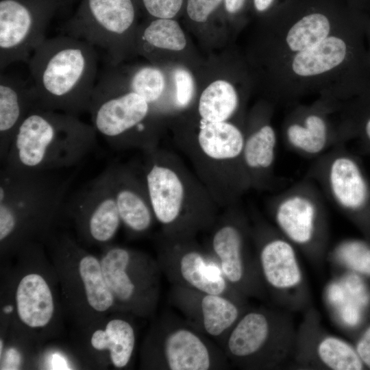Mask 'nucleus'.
I'll use <instances>...</instances> for the list:
<instances>
[{"mask_svg": "<svg viewBox=\"0 0 370 370\" xmlns=\"http://www.w3.org/2000/svg\"><path fill=\"white\" fill-rule=\"evenodd\" d=\"M367 15L354 21L314 47L267 69L270 101L295 105L304 97L327 95L348 99L370 85L365 28Z\"/></svg>", "mask_w": 370, "mask_h": 370, "instance_id": "obj_1", "label": "nucleus"}, {"mask_svg": "<svg viewBox=\"0 0 370 370\" xmlns=\"http://www.w3.org/2000/svg\"><path fill=\"white\" fill-rule=\"evenodd\" d=\"M143 154L141 173L162 235L191 238L210 230L219 206L199 177L171 151L157 147Z\"/></svg>", "mask_w": 370, "mask_h": 370, "instance_id": "obj_2", "label": "nucleus"}, {"mask_svg": "<svg viewBox=\"0 0 370 370\" xmlns=\"http://www.w3.org/2000/svg\"><path fill=\"white\" fill-rule=\"evenodd\" d=\"M73 175L5 166L0 171L1 252L16 253L31 242H45L64 208Z\"/></svg>", "mask_w": 370, "mask_h": 370, "instance_id": "obj_3", "label": "nucleus"}, {"mask_svg": "<svg viewBox=\"0 0 370 370\" xmlns=\"http://www.w3.org/2000/svg\"><path fill=\"white\" fill-rule=\"evenodd\" d=\"M97 53L69 35L46 38L27 64L40 108L79 116L89 109L97 84Z\"/></svg>", "mask_w": 370, "mask_h": 370, "instance_id": "obj_4", "label": "nucleus"}, {"mask_svg": "<svg viewBox=\"0 0 370 370\" xmlns=\"http://www.w3.org/2000/svg\"><path fill=\"white\" fill-rule=\"evenodd\" d=\"M97 134L77 116L36 108L18 127L3 166L30 171L74 166L94 149Z\"/></svg>", "mask_w": 370, "mask_h": 370, "instance_id": "obj_5", "label": "nucleus"}, {"mask_svg": "<svg viewBox=\"0 0 370 370\" xmlns=\"http://www.w3.org/2000/svg\"><path fill=\"white\" fill-rule=\"evenodd\" d=\"M244 130L231 121L200 119L195 136L177 141L219 207L238 204L241 197L251 190L243 159Z\"/></svg>", "mask_w": 370, "mask_h": 370, "instance_id": "obj_6", "label": "nucleus"}, {"mask_svg": "<svg viewBox=\"0 0 370 370\" xmlns=\"http://www.w3.org/2000/svg\"><path fill=\"white\" fill-rule=\"evenodd\" d=\"M361 14L345 0H293L264 18L259 60L267 70L314 47Z\"/></svg>", "mask_w": 370, "mask_h": 370, "instance_id": "obj_7", "label": "nucleus"}, {"mask_svg": "<svg viewBox=\"0 0 370 370\" xmlns=\"http://www.w3.org/2000/svg\"><path fill=\"white\" fill-rule=\"evenodd\" d=\"M88 112L95 131L112 148L145 152L158 147L151 106L125 86L112 66L97 80Z\"/></svg>", "mask_w": 370, "mask_h": 370, "instance_id": "obj_8", "label": "nucleus"}, {"mask_svg": "<svg viewBox=\"0 0 370 370\" xmlns=\"http://www.w3.org/2000/svg\"><path fill=\"white\" fill-rule=\"evenodd\" d=\"M45 243L70 312L86 329L100 322L115 308V301L105 282L99 258L68 234L51 232Z\"/></svg>", "mask_w": 370, "mask_h": 370, "instance_id": "obj_9", "label": "nucleus"}, {"mask_svg": "<svg viewBox=\"0 0 370 370\" xmlns=\"http://www.w3.org/2000/svg\"><path fill=\"white\" fill-rule=\"evenodd\" d=\"M305 176L370 241V177L360 158L342 143L315 158Z\"/></svg>", "mask_w": 370, "mask_h": 370, "instance_id": "obj_10", "label": "nucleus"}, {"mask_svg": "<svg viewBox=\"0 0 370 370\" xmlns=\"http://www.w3.org/2000/svg\"><path fill=\"white\" fill-rule=\"evenodd\" d=\"M141 362L149 369L214 370L227 367L228 360L221 347L188 322L165 319L151 328Z\"/></svg>", "mask_w": 370, "mask_h": 370, "instance_id": "obj_11", "label": "nucleus"}, {"mask_svg": "<svg viewBox=\"0 0 370 370\" xmlns=\"http://www.w3.org/2000/svg\"><path fill=\"white\" fill-rule=\"evenodd\" d=\"M44 252L42 243L31 242L16 253L21 262L12 282V304L3 312L16 318V330L21 338L42 334L58 316V301L49 271L38 263Z\"/></svg>", "mask_w": 370, "mask_h": 370, "instance_id": "obj_12", "label": "nucleus"}, {"mask_svg": "<svg viewBox=\"0 0 370 370\" xmlns=\"http://www.w3.org/2000/svg\"><path fill=\"white\" fill-rule=\"evenodd\" d=\"M99 260L116 309L138 317L155 310L161 271L157 262L143 252L110 243L103 246Z\"/></svg>", "mask_w": 370, "mask_h": 370, "instance_id": "obj_13", "label": "nucleus"}, {"mask_svg": "<svg viewBox=\"0 0 370 370\" xmlns=\"http://www.w3.org/2000/svg\"><path fill=\"white\" fill-rule=\"evenodd\" d=\"M323 196L317 184L304 176L268 201L276 229L295 246L312 255L321 254L328 240Z\"/></svg>", "mask_w": 370, "mask_h": 370, "instance_id": "obj_14", "label": "nucleus"}, {"mask_svg": "<svg viewBox=\"0 0 370 370\" xmlns=\"http://www.w3.org/2000/svg\"><path fill=\"white\" fill-rule=\"evenodd\" d=\"M210 230L208 250L227 282L243 296L259 294L263 281L251 251L252 227L239 205L227 208Z\"/></svg>", "mask_w": 370, "mask_h": 370, "instance_id": "obj_15", "label": "nucleus"}, {"mask_svg": "<svg viewBox=\"0 0 370 370\" xmlns=\"http://www.w3.org/2000/svg\"><path fill=\"white\" fill-rule=\"evenodd\" d=\"M136 14V0H82L62 29L66 35L102 49L114 66L131 42Z\"/></svg>", "mask_w": 370, "mask_h": 370, "instance_id": "obj_16", "label": "nucleus"}, {"mask_svg": "<svg viewBox=\"0 0 370 370\" xmlns=\"http://www.w3.org/2000/svg\"><path fill=\"white\" fill-rule=\"evenodd\" d=\"M191 238L159 241L158 263L173 285L226 296L243 304V295L225 280L214 258Z\"/></svg>", "mask_w": 370, "mask_h": 370, "instance_id": "obj_17", "label": "nucleus"}, {"mask_svg": "<svg viewBox=\"0 0 370 370\" xmlns=\"http://www.w3.org/2000/svg\"><path fill=\"white\" fill-rule=\"evenodd\" d=\"M285 116L282 137L293 151L317 158L336 145L345 143L341 119V101L319 95L307 104L296 103Z\"/></svg>", "mask_w": 370, "mask_h": 370, "instance_id": "obj_18", "label": "nucleus"}, {"mask_svg": "<svg viewBox=\"0 0 370 370\" xmlns=\"http://www.w3.org/2000/svg\"><path fill=\"white\" fill-rule=\"evenodd\" d=\"M62 6L57 0H0V69L28 63Z\"/></svg>", "mask_w": 370, "mask_h": 370, "instance_id": "obj_19", "label": "nucleus"}, {"mask_svg": "<svg viewBox=\"0 0 370 370\" xmlns=\"http://www.w3.org/2000/svg\"><path fill=\"white\" fill-rule=\"evenodd\" d=\"M221 343L227 360L245 368L273 367L284 354L282 325L261 309L243 312Z\"/></svg>", "mask_w": 370, "mask_h": 370, "instance_id": "obj_20", "label": "nucleus"}, {"mask_svg": "<svg viewBox=\"0 0 370 370\" xmlns=\"http://www.w3.org/2000/svg\"><path fill=\"white\" fill-rule=\"evenodd\" d=\"M77 232L88 244L110 243L122 224L114 197L112 164L87 182L64 204Z\"/></svg>", "mask_w": 370, "mask_h": 370, "instance_id": "obj_21", "label": "nucleus"}, {"mask_svg": "<svg viewBox=\"0 0 370 370\" xmlns=\"http://www.w3.org/2000/svg\"><path fill=\"white\" fill-rule=\"evenodd\" d=\"M272 102L256 106L245 127L243 159L251 189L267 190L273 185L277 134L272 124Z\"/></svg>", "mask_w": 370, "mask_h": 370, "instance_id": "obj_22", "label": "nucleus"}, {"mask_svg": "<svg viewBox=\"0 0 370 370\" xmlns=\"http://www.w3.org/2000/svg\"><path fill=\"white\" fill-rule=\"evenodd\" d=\"M252 237L263 283L280 292L299 286L302 273L295 245L277 229L262 221L252 227Z\"/></svg>", "mask_w": 370, "mask_h": 370, "instance_id": "obj_23", "label": "nucleus"}, {"mask_svg": "<svg viewBox=\"0 0 370 370\" xmlns=\"http://www.w3.org/2000/svg\"><path fill=\"white\" fill-rule=\"evenodd\" d=\"M172 298L190 325L220 342L243 313L242 304L226 296L182 286L173 285Z\"/></svg>", "mask_w": 370, "mask_h": 370, "instance_id": "obj_24", "label": "nucleus"}, {"mask_svg": "<svg viewBox=\"0 0 370 370\" xmlns=\"http://www.w3.org/2000/svg\"><path fill=\"white\" fill-rule=\"evenodd\" d=\"M112 184L122 224L132 236L145 234L156 218L141 173L127 164H112Z\"/></svg>", "mask_w": 370, "mask_h": 370, "instance_id": "obj_25", "label": "nucleus"}, {"mask_svg": "<svg viewBox=\"0 0 370 370\" xmlns=\"http://www.w3.org/2000/svg\"><path fill=\"white\" fill-rule=\"evenodd\" d=\"M39 108L30 80L1 73L0 159L3 164L18 127L34 109Z\"/></svg>", "mask_w": 370, "mask_h": 370, "instance_id": "obj_26", "label": "nucleus"}, {"mask_svg": "<svg viewBox=\"0 0 370 370\" xmlns=\"http://www.w3.org/2000/svg\"><path fill=\"white\" fill-rule=\"evenodd\" d=\"M90 328L93 329L88 337L90 349L99 353L108 352L110 362L116 369L127 367L136 346L132 324L124 318L113 317L103 319Z\"/></svg>", "mask_w": 370, "mask_h": 370, "instance_id": "obj_27", "label": "nucleus"}, {"mask_svg": "<svg viewBox=\"0 0 370 370\" xmlns=\"http://www.w3.org/2000/svg\"><path fill=\"white\" fill-rule=\"evenodd\" d=\"M241 106L239 95L229 82L219 79L211 83L202 92L198 112L201 120L208 122L230 121Z\"/></svg>", "mask_w": 370, "mask_h": 370, "instance_id": "obj_28", "label": "nucleus"}, {"mask_svg": "<svg viewBox=\"0 0 370 370\" xmlns=\"http://www.w3.org/2000/svg\"><path fill=\"white\" fill-rule=\"evenodd\" d=\"M341 102V123L347 141H356L370 154V85Z\"/></svg>", "mask_w": 370, "mask_h": 370, "instance_id": "obj_29", "label": "nucleus"}, {"mask_svg": "<svg viewBox=\"0 0 370 370\" xmlns=\"http://www.w3.org/2000/svg\"><path fill=\"white\" fill-rule=\"evenodd\" d=\"M140 41L146 52L151 49L181 51L186 45L185 35L173 18H154L140 32Z\"/></svg>", "mask_w": 370, "mask_h": 370, "instance_id": "obj_30", "label": "nucleus"}, {"mask_svg": "<svg viewBox=\"0 0 370 370\" xmlns=\"http://www.w3.org/2000/svg\"><path fill=\"white\" fill-rule=\"evenodd\" d=\"M316 354L319 361L334 370H361L365 367L354 346L333 336L321 338L316 345Z\"/></svg>", "mask_w": 370, "mask_h": 370, "instance_id": "obj_31", "label": "nucleus"}, {"mask_svg": "<svg viewBox=\"0 0 370 370\" xmlns=\"http://www.w3.org/2000/svg\"><path fill=\"white\" fill-rule=\"evenodd\" d=\"M334 256L350 272L370 279V241L364 238L342 241L334 251Z\"/></svg>", "mask_w": 370, "mask_h": 370, "instance_id": "obj_32", "label": "nucleus"}, {"mask_svg": "<svg viewBox=\"0 0 370 370\" xmlns=\"http://www.w3.org/2000/svg\"><path fill=\"white\" fill-rule=\"evenodd\" d=\"M125 85L143 97L152 107L161 98L165 80L162 71L154 66H144L134 71Z\"/></svg>", "mask_w": 370, "mask_h": 370, "instance_id": "obj_33", "label": "nucleus"}, {"mask_svg": "<svg viewBox=\"0 0 370 370\" xmlns=\"http://www.w3.org/2000/svg\"><path fill=\"white\" fill-rule=\"evenodd\" d=\"M153 18H173L185 7L186 0H136Z\"/></svg>", "mask_w": 370, "mask_h": 370, "instance_id": "obj_34", "label": "nucleus"}, {"mask_svg": "<svg viewBox=\"0 0 370 370\" xmlns=\"http://www.w3.org/2000/svg\"><path fill=\"white\" fill-rule=\"evenodd\" d=\"M223 0H186L187 16L195 23H204L223 6Z\"/></svg>", "mask_w": 370, "mask_h": 370, "instance_id": "obj_35", "label": "nucleus"}, {"mask_svg": "<svg viewBox=\"0 0 370 370\" xmlns=\"http://www.w3.org/2000/svg\"><path fill=\"white\" fill-rule=\"evenodd\" d=\"M174 79L176 87L175 103L180 108H186L194 97V79L189 71L183 68L175 71Z\"/></svg>", "mask_w": 370, "mask_h": 370, "instance_id": "obj_36", "label": "nucleus"}, {"mask_svg": "<svg viewBox=\"0 0 370 370\" xmlns=\"http://www.w3.org/2000/svg\"><path fill=\"white\" fill-rule=\"evenodd\" d=\"M24 356L19 347L5 344L0 348V369H19L23 367Z\"/></svg>", "mask_w": 370, "mask_h": 370, "instance_id": "obj_37", "label": "nucleus"}, {"mask_svg": "<svg viewBox=\"0 0 370 370\" xmlns=\"http://www.w3.org/2000/svg\"><path fill=\"white\" fill-rule=\"evenodd\" d=\"M354 347L365 369H370V320L358 332Z\"/></svg>", "mask_w": 370, "mask_h": 370, "instance_id": "obj_38", "label": "nucleus"}, {"mask_svg": "<svg viewBox=\"0 0 370 370\" xmlns=\"http://www.w3.org/2000/svg\"><path fill=\"white\" fill-rule=\"evenodd\" d=\"M293 0H251L255 14L263 18L269 16Z\"/></svg>", "mask_w": 370, "mask_h": 370, "instance_id": "obj_39", "label": "nucleus"}, {"mask_svg": "<svg viewBox=\"0 0 370 370\" xmlns=\"http://www.w3.org/2000/svg\"><path fill=\"white\" fill-rule=\"evenodd\" d=\"M223 7L228 16L240 18L251 8V0H223Z\"/></svg>", "mask_w": 370, "mask_h": 370, "instance_id": "obj_40", "label": "nucleus"}, {"mask_svg": "<svg viewBox=\"0 0 370 370\" xmlns=\"http://www.w3.org/2000/svg\"><path fill=\"white\" fill-rule=\"evenodd\" d=\"M46 369H73L72 362L69 361L68 356L62 352H51L46 357Z\"/></svg>", "mask_w": 370, "mask_h": 370, "instance_id": "obj_41", "label": "nucleus"}, {"mask_svg": "<svg viewBox=\"0 0 370 370\" xmlns=\"http://www.w3.org/2000/svg\"><path fill=\"white\" fill-rule=\"evenodd\" d=\"M329 302L336 308L343 304L348 297L347 293L341 283L334 282L330 285L328 290Z\"/></svg>", "mask_w": 370, "mask_h": 370, "instance_id": "obj_42", "label": "nucleus"}, {"mask_svg": "<svg viewBox=\"0 0 370 370\" xmlns=\"http://www.w3.org/2000/svg\"><path fill=\"white\" fill-rule=\"evenodd\" d=\"M352 9L370 16V0H345Z\"/></svg>", "mask_w": 370, "mask_h": 370, "instance_id": "obj_43", "label": "nucleus"}, {"mask_svg": "<svg viewBox=\"0 0 370 370\" xmlns=\"http://www.w3.org/2000/svg\"><path fill=\"white\" fill-rule=\"evenodd\" d=\"M365 38H366V45H367V62L370 68V16H368L367 24H366Z\"/></svg>", "mask_w": 370, "mask_h": 370, "instance_id": "obj_44", "label": "nucleus"}, {"mask_svg": "<svg viewBox=\"0 0 370 370\" xmlns=\"http://www.w3.org/2000/svg\"><path fill=\"white\" fill-rule=\"evenodd\" d=\"M57 1L61 4V5H63L64 4L70 2L71 0H57Z\"/></svg>", "mask_w": 370, "mask_h": 370, "instance_id": "obj_45", "label": "nucleus"}]
</instances>
